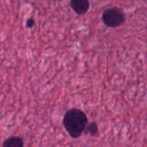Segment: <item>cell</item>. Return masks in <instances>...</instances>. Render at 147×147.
Segmentation results:
<instances>
[{
	"label": "cell",
	"mask_w": 147,
	"mask_h": 147,
	"mask_svg": "<svg viewBox=\"0 0 147 147\" xmlns=\"http://www.w3.org/2000/svg\"><path fill=\"white\" fill-rule=\"evenodd\" d=\"M88 125V117L86 114L79 109H71L66 111L63 118V126L68 134L73 138H79Z\"/></svg>",
	"instance_id": "cell-1"
},
{
	"label": "cell",
	"mask_w": 147,
	"mask_h": 147,
	"mask_svg": "<svg viewBox=\"0 0 147 147\" xmlns=\"http://www.w3.org/2000/svg\"><path fill=\"white\" fill-rule=\"evenodd\" d=\"M127 16L125 12L117 7L106 9L102 15V21L108 28H119L125 23Z\"/></svg>",
	"instance_id": "cell-2"
},
{
	"label": "cell",
	"mask_w": 147,
	"mask_h": 147,
	"mask_svg": "<svg viewBox=\"0 0 147 147\" xmlns=\"http://www.w3.org/2000/svg\"><path fill=\"white\" fill-rule=\"evenodd\" d=\"M90 0H71V7L78 15H84L89 11Z\"/></svg>",
	"instance_id": "cell-3"
},
{
	"label": "cell",
	"mask_w": 147,
	"mask_h": 147,
	"mask_svg": "<svg viewBox=\"0 0 147 147\" xmlns=\"http://www.w3.org/2000/svg\"><path fill=\"white\" fill-rule=\"evenodd\" d=\"M24 142L23 140L19 136H13L10 137L3 142L2 147H23Z\"/></svg>",
	"instance_id": "cell-4"
},
{
	"label": "cell",
	"mask_w": 147,
	"mask_h": 147,
	"mask_svg": "<svg viewBox=\"0 0 147 147\" xmlns=\"http://www.w3.org/2000/svg\"><path fill=\"white\" fill-rule=\"evenodd\" d=\"M84 133L86 134H90L91 136H97L99 134V128H98V125L96 122L93 121L90 123H88V125L86 126V128L84 130Z\"/></svg>",
	"instance_id": "cell-5"
},
{
	"label": "cell",
	"mask_w": 147,
	"mask_h": 147,
	"mask_svg": "<svg viewBox=\"0 0 147 147\" xmlns=\"http://www.w3.org/2000/svg\"><path fill=\"white\" fill-rule=\"evenodd\" d=\"M34 20L32 19V18H30V19H28V22H27V27L28 28H32L33 26H34Z\"/></svg>",
	"instance_id": "cell-6"
}]
</instances>
